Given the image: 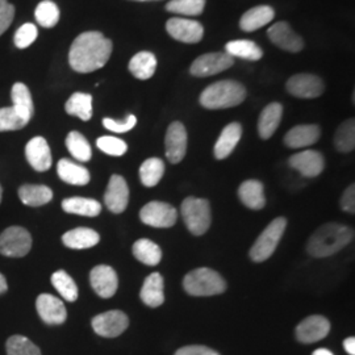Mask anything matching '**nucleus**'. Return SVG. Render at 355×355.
Listing matches in <instances>:
<instances>
[{"mask_svg": "<svg viewBox=\"0 0 355 355\" xmlns=\"http://www.w3.org/2000/svg\"><path fill=\"white\" fill-rule=\"evenodd\" d=\"M112 48V41L104 37L101 32H86L74 40L69 53V62L76 73H92L105 66Z\"/></svg>", "mask_w": 355, "mask_h": 355, "instance_id": "1", "label": "nucleus"}, {"mask_svg": "<svg viewBox=\"0 0 355 355\" xmlns=\"http://www.w3.org/2000/svg\"><path fill=\"white\" fill-rule=\"evenodd\" d=\"M353 229L343 224L328 223L312 234L306 245V250L313 258H327L343 250L353 241Z\"/></svg>", "mask_w": 355, "mask_h": 355, "instance_id": "2", "label": "nucleus"}, {"mask_svg": "<svg viewBox=\"0 0 355 355\" xmlns=\"http://www.w3.org/2000/svg\"><path fill=\"white\" fill-rule=\"evenodd\" d=\"M246 99V89L237 80H220L208 86L200 95L207 110H225L240 105Z\"/></svg>", "mask_w": 355, "mask_h": 355, "instance_id": "3", "label": "nucleus"}, {"mask_svg": "<svg viewBox=\"0 0 355 355\" xmlns=\"http://www.w3.org/2000/svg\"><path fill=\"white\" fill-rule=\"evenodd\" d=\"M183 288L191 296H214L225 292L227 283L215 270L200 267L184 277Z\"/></svg>", "mask_w": 355, "mask_h": 355, "instance_id": "4", "label": "nucleus"}, {"mask_svg": "<svg viewBox=\"0 0 355 355\" xmlns=\"http://www.w3.org/2000/svg\"><path fill=\"white\" fill-rule=\"evenodd\" d=\"M182 217L193 236H203L212 223L209 202L193 196L186 198L182 203Z\"/></svg>", "mask_w": 355, "mask_h": 355, "instance_id": "5", "label": "nucleus"}, {"mask_svg": "<svg viewBox=\"0 0 355 355\" xmlns=\"http://www.w3.org/2000/svg\"><path fill=\"white\" fill-rule=\"evenodd\" d=\"M286 228L287 220L284 217H278L267 225L250 249V258L254 262H265L274 254Z\"/></svg>", "mask_w": 355, "mask_h": 355, "instance_id": "6", "label": "nucleus"}, {"mask_svg": "<svg viewBox=\"0 0 355 355\" xmlns=\"http://www.w3.org/2000/svg\"><path fill=\"white\" fill-rule=\"evenodd\" d=\"M32 249V237L21 227L7 228L0 236V254L11 258H21Z\"/></svg>", "mask_w": 355, "mask_h": 355, "instance_id": "7", "label": "nucleus"}, {"mask_svg": "<svg viewBox=\"0 0 355 355\" xmlns=\"http://www.w3.org/2000/svg\"><path fill=\"white\" fill-rule=\"evenodd\" d=\"M234 64V58L225 51L207 53L196 58L191 64V74L198 78L220 74Z\"/></svg>", "mask_w": 355, "mask_h": 355, "instance_id": "8", "label": "nucleus"}, {"mask_svg": "<svg viewBox=\"0 0 355 355\" xmlns=\"http://www.w3.org/2000/svg\"><path fill=\"white\" fill-rule=\"evenodd\" d=\"M141 221L154 228H171L178 218L177 209L164 202H150L140 211Z\"/></svg>", "mask_w": 355, "mask_h": 355, "instance_id": "9", "label": "nucleus"}, {"mask_svg": "<svg viewBox=\"0 0 355 355\" xmlns=\"http://www.w3.org/2000/svg\"><path fill=\"white\" fill-rule=\"evenodd\" d=\"M128 327L129 318L121 311H108L92 318V329L104 338L119 337L128 329Z\"/></svg>", "mask_w": 355, "mask_h": 355, "instance_id": "10", "label": "nucleus"}, {"mask_svg": "<svg viewBox=\"0 0 355 355\" xmlns=\"http://www.w3.org/2000/svg\"><path fill=\"white\" fill-rule=\"evenodd\" d=\"M166 31L171 37L184 44H198L204 36V28L199 21L183 17L170 19L166 23Z\"/></svg>", "mask_w": 355, "mask_h": 355, "instance_id": "11", "label": "nucleus"}, {"mask_svg": "<svg viewBox=\"0 0 355 355\" xmlns=\"http://www.w3.org/2000/svg\"><path fill=\"white\" fill-rule=\"evenodd\" d=\"M287 91L302 99H315L322 95L325 85L321 78L312 74H297L288 79Z\"/></svg>", "mask_w": 355, "mask_h": 355, "instance_id": "12", "label": "nucleus"}, {"mask_svg": "<svg viewBox=\"0 0 355 355\" xmlns=\"http://www.w3.org/2000/svg\"><path fill=\"white\" fill-rule=\"evenodd\" d=\"M166 157L171 164H179L187 152V132L186 128L174 121L167 128L165 139Z\"/></svg>", "mask_w": 355, "mask_h": 355, "instance_id": "13", "label": "nucleus"}, {"mask_svg": "<svg viewBox=\"0 0 355 355\" xmlns=\"http://www.w3.org/2000/svg\"><path fill=\"white\" fill-rule=\"evenodd\" d=\"M330 331V322L324 316L313 315L304 318L296 327V338L302 343H315L324 340Z\"/></svg>", "mask_w": 355, "mask_h": 355, "instance_id": "14", "label": "nucleus"}, {"mask_svg": "<svg viewBox=\"0 0 355 355\" xmlns=\"http://www.w3.org/2000/svg\"><path fill=\"white\" fill-rule=\"evenodd\" d=\"M36 308L41 320L48 325H62L67 318V311L58 297L41 293L36 300Z\"/></svg>", "mask_w": 355, "mask_h": 355, "instance_id": "15", "label": "nucleus"}, {"mask_svg": "<svg viewBox=\"0 0 355 355\" xmlns=\"http://www.w3.org/2000/svg\"><path fill=\"white\" fill-rule=\"evenodd\" d=\"M89 282L94 291L103 299L112 297L119 287V279H117L116 271L112 267L107 265L94 267L89 274Z\"/></svg>", "mask_w": 355, "mask_h": 355, "instance_id": "16", "label": "nucleus"}, {"mask_svg": "<svg viewBox=\"0 0 355 355\" xmlns=\"http://www.w3.org/2000/svg\"><path fill=\"white\" fill-rule=\"evenodd\" d=\"M107 208L114 214H123L129 203V189L127 180L121 175H112L104 195Z\"/></svg>", "mask_w": 355, "mask_h": 355, "instance_id": "17", "label": "nucleus"}, {"mask_svg": "<svg viewBox=\"0 0 355 355\" xmlns=\"http://www.w3.org/2000/svg\"><path fill=\"white\" fill-rule=\"evenodd\" d=\"M268 38L274 45H277L280 49L291 53H297L304 48V41L299 35L293 32L290 24L280 21L267 31Z\"/></svg>", "mask_w": 355, "mask_h": 355, "instance_id": "18", "label": "nucleus"}, {"mask_svg": "<svg viewBox=\"0 0 355 355\" xmlns=\"http://www.w3.org/2000/svg\"><path fill=\"white\" fill-rule=\"evenodd\" d=\"M288 164L295 170H297L303 177L315 178L322 173L325 167V159L321 153L316 150H304L293 154Z\"/></svg>", "mask_w": 355, "mask_h": 355, "instance_id": "19", "label": "nucleus"}, {"mask_svg": "<svg viewBox=\"0 0 355 355\" xmlns=\"http://www.w3.org/2000/svg\"><path fill=\"white\" fill-rule=\"evenodd\" d=\"M26 155L36 171H48L51 166V148L44 137H35L26 144Z\"/></svg>", "mask_w": 355, "mask_h": 355, "instance_id": "20", "label": "nucleus"}, {"mask_svg": "<svg viewBox=\"0 0 355 355\" xmlns=\"http://www.w3.org/2000/svg\"><path fill=\"white\" fill-rule=\"evenodd\" d=\"M140 297L142 303L150 308H157L164 304V278L159 272H153L145 279L141 288Z\"/></svg>", "mask_w": 355, "mask_h": 355, "instance_id": "21", "label": "nucleus"}, {"mask_svg": "<svg viewBox=\"0 0 355 355\" xmlns=\"http://www.w3.org/2000/svg\"><path fill=\"white\" fill-rule=\"evenodd\" d=\"M242 127L240 123H230L223 129L218 140L216 141L215 157L217 159L228 158L237 144L241 140Z\"/></svg>", "mask_w": 355, "mask_h": 355, "instance_id": "22", "label": "nucleus"}, {"mask_svg": "<svg viewBox=\"0 0 355 355\" xmlns=\"http://www.w3.org/2000/svg\"><path fill=\"white\" fill-rule=\"evenodd\" d=\"M320 139V128L315 124L296 125L286 135L284 144L292 149H302L311 146Z\"/></svg>", "mask_w": 355, "mask_h": 355, "instance_id": "23", "label": "nucleus"}, {"mask_svg": "<svg viewBox=\"0 0 355 355\" xmlns=\"http://www.w3.org/2000/svg\"><path fill=\"white\" fill-rule=\"evenodd\" d=\"M283 116V105L280 103H271L263 108L258 120V133L262 140H268L279 127Z\"/></svg>", "mask_w": 355, "mask_h": 355, "instance_id": "24", "label": "nucleus"}, {"mask_svg": "<svg viewBox=\"0 0 355 355\" xmlns=\"http://www.w3.org/2000/svg\"><path fill=\"white\" fill-rule=\"evenodd\" d=\"M239 196L243 205L250 209H262L266 204L265 186L259 180L250 179L243 182L239 189Z\"/></svg>", "mask_w": 355, "mask_h": 355, "instance_id": "25", "label": "nucleus"}, {"mask_svg": "<svg viewBox=\"0 0 355 355\" xmlns=\"http://www.w3.org/2000/svg\"><path fill=\"white\" fill-rule=\"evenodd\" d=\"M101 241L98 232L89 228H76L66 232L62 236L64 246L76 250L89 249Z\"/></svg>", "mask_w": 355, "mask_h": 355, "instance_id": "26", "label": "nucleus"}, {"mask_svg": "<svg viewBox=\"0 0 355 355\" xmlns=\"http://www.w3.org/2000/svg\"><path fill=\"white\" fill-rule=\"evenodd\" d=\"M275 12L270 6H258L242 15L240 26L245 32H254L274 20Z\"/></svg>", "mask_w": 355, "mask_h": 355, "instance_id": "27", "label": "nucleus"}, {"mask_svg": "<svg viewBox=\"0 0 355 355\" xmlns=\"http://www.w3.org/2000/svg\"><path fill=\"white\" fill-rule=\"evenodd\" d=\"M57 173H58V177L69 184H73V186L89 184V170L70 159H66V158L61 159L57 165Z\"/></svg>", "mask_w": 355, "mask_h": 355, "instance_id": "28", "label": "nucleus"}, {"mask_svg": "<svg viewBox=\"0 0 355 355\" xmlns=\"http://www.w3.org/2000/svg\"><path fill=\"white\" fill-rule=\"evenodd\" d=\"M19 198L28 207H41L53 199V191L44 184H24L19 189Z\"/></svg>", "mask_w": 355, "mask_h": 355, "instance_id": "29", "label": "nucleus"}, {"mask_svg": "<svg viewBox=\"0 0 355 355\" xmlns=\"http://www.w3.org/2000/svg\"><path fill=\"white\" fill-rule=\"evenodd\" d=\"M129 71L141 80L150 79L157 69V58L150 51L137 53L129 62Z\"/></svg>", "mask_w": 355, "mask_h": 355, "instance_id": "30", "label": "nucleus"}, {"mask_svg": "<svg viewBox=\"0 0 355 355\" xmlns=\"http://www.w3.org/2000/svg\"><path fill=\"white\" fill-rule=\"evenodd\" d=\"M225 53L230 57H239L248 61H258L263 57V51L252 40H234L225 45Z\"/></svg>", "mask_w": 355, "mask_h": 355, "instance_id": "31", "label": "nucleus"}, {"mask_svg": "<svg viewBox=\"0 0 355 355\" xmlns=\"http://www.w3.org/2000/svg\"><path fill=\"white\" fill-rule=\"evenodd\" d=\"M62 209L67 214L73 215L87 216V217H95L101 215L102 212V204L94 199L87 198H69L62 202Z\"/></svg>", "mask_w": 355, "mask_h": 355, "instance_id": "32", "label": "nucleus"}, {"mask_svg": "<svg viewBox=\"0 0 355 355\" xmlns=\"http://www.w3.org/2000/svg\"><path fill=\"white\" fill-rule=\"evenodd\" d=\"M133 255L146 266H157L162 259V250L150 240L141 239L133 245Z\"/></svg>", "mask_w": 355, "mask_h": 355, "instance_id": "33", "label": "nucleus"}, {"mask_svg": "<svg viewBox=\"0 0 355 355\" xmlns=\"http://www.w3.org/2000/svg\"><path fill=\"white\" fill-rule=\"evenodd\" d=\"M66 112L76 116L83 121H89L92 117V96L85 92H76L64 104Z\"/></svg>", "mask_w": 355, "mask_h": 355, "instance_id": "34", "label": "nucleus"}, {"mask_svg": "<svg viewBox=\"0 0 355 355\" xmlns=\"http://www.w3.org/2000/svg\"><path fill=\"white\" fill-rule=\"evenodd\" d=\"M11 96H12L13 108L29 123L33 116V101H32L29 89L24 83H15Z\"/></svg>", "mask_w": 355, "mask_h": 355, "instance_id": "35", "label": "nucleus"}, {"mask_svg": "<svg viewBox=\"0 0 355 355\" xmlns=\"http://www.w3.org/2000/svg\"><path fill=\"white\" fill-rule=\"evenodd\" d=\"M165 174V164L159 158H149L140 167V179L145 187H154Z\"/></svg>", "mask_w": 355, "mask_h": 355, "instance_id": "36", "label": "nucleus"}, {"mask_svg": "<svg viewBox=\"0 0 355 355\" xmlns=\"http://www.w3.org/2000/svg\"><path fill=\"white\" fill-rule=\"evenodd\" d=\"M66 146L70 154L80 162H89L92 157V150L89 141L79 132H70L66 137Z\"/></svg>", "mask_w": 355, "mask_h": 355, "instance_id": "37", "label": "nucleus"}, {"mask_svg": "<svg viewBox=\"0 0 355 355\" xmlns=\"http://www.w3.org/2000/svg\"><path fill=\"white\" fill-rule=\"evenodd\" d=\"M51 283L66 302L73 303L78 299V287L76 282L64 270H58L51 275Z\"/></svg>", "mask_w": 355, "mask_h": 355, "instance_id": "38", "label": "nucleus"}, {"mask_svg": "<svg viewBox=\"0 0 355 355\" xmlns=\"http://www.w3.org/2000/svg\"><path fill=\"white\" fill-rule=\"evenodd\" d=\"M334 145L337 150L341 153H350L355 148V121L354 119L346 120L343 123L334 136Z\"/></svg>", "mask_w": 355, "mask_h": 355, "instance_id": "39", "label": "nucleus"}, {"mask_svg": "<svg viewBox=\"0 0 355 355\" xmlns=\"http://www.w3.org/2000/svg\"><path fill=\"white\" fill-rule=\"evenodd\" d=\"M205 7V0H170L166 4V11L184 16H199Z\"/></svg>", "mask_w": 355, "mask_h": 355, "instance_id": "40", "label": "nucleus"}, {"mask_svg": "<svg viewBox=\"0 0 355 355\" xmlns=\"http://www.w3.org/2000/svg\"><path fill=\"white\" fill-rule=\"evenodd\" d=\"M35 16L40 26L44 28H53L57 26L60 20V10L55 3L51 0H44L38 4Z\"/></svg>", "mask_w": 355, "mask_h": 355, "instance_id": "41", "label": "nucleus"}, {"mask_svg": "<svg viewBox=\"0 0 355 355\" xmlns=\"http://www.w3.org/2000/svg\"><path fill=\"white\" fill-rule=\"evenodd\" d=\"M7 355H42L40 349L24 336H12L6 343Z\"/></svg>", "mask_w": 355, "mask_h": 355, "instance_id": "42", "label": "nucleus"}, {"mask_svg": "<svg viewBox=\"0 0 355 355\" xmlns=\"http://www.w3.org/2000/svg\"><path fill=\"white\" fill-rule=\"evenodd\" d=\"M28 124L26 119L13 107L0 108V132L19 130Z\"/></svg>", "mask_w": 355, "mask_h": 355, "instance_id": "43", "label": "nucleus"}, {"mask_svg": "<svg viewBox=\"0 0 355 355\" xmlns=\"http://www.w3.org/2000/svg\"><path fill=\"white\" fill-rule=\"evenodd\" d=\"M96 145L102 152L112 157H121L128 150V145L124 141L112 136H103L101 139H98Z\"/></svg>", "mask_w": 355, "mask_h": 355, "instance_id": "44", "label": "nucleus"}, {"mask_svg": "<svg viewBox=\"0 0 355 355\" xmlns=\"http://www.w3.org/2000/svg\"><path fill=\"white\" fill-rule=\"evenodd\" d=\"M37 28L35 24L26 23L23 26H20L15 35V45L19 49H26L29 45H32L35 42V40L37 38Z\"/></svg>", "mask_w": 355, "mask_h": 355, "instance_id": "45", "label": "nucleus"}, {"mask_svg": "<svg viewBox=\"0 0 355 355\" xmlns=\"http://www.w3.org/2000/svg\"><path fill=\"white\" fill-rule=\"evenodd\" d=\"M136 124H137V119L135 114H129L124 121H116V120L108 119V117L103 120V125L114 133L129 132L136 127Z\"/></svg>", "mask_w": 355, "mask_h": 355, "instance_id": "46", "label": "nucleus"}, {"mask_svg": "<svg viewBox=\"0 0 355 355\" xmlns=\"http://www.w3.org/2000/svg\"><path fill=\"white\" fill-rule=\"evenodd\" d=\"M15 16V7L7 0H0V36L10 28Z\"/></svg>", "mask_w": 355, "mask_h": 355, "instance_id": "47", "label": "nucleus"}, {"mask_svg": "<svg viewBox=\"0 0 355 355\" xmlns=\"http://www.w3.org/2000/svg\"><path fill=\"white\" fill-rule=\"evenodd\" d=\"M175 355H221L214 349H209L203 345H191L177 350Z\"/></svg>", "mask_w": 355, "mask_h": 355, "instance_id": "48", "label": "nucleus"}, {"mask_svg": "<svg viewBox=\"0 0 355 355\" xmlns=\"http://www.w3.org/2000/svg\"><path fill=\"white\" fill-rule=\"evenodd\" d=\"M341 208L345 212L354 215L355 211V186L352 184L349 186L346 191L343 192L341 198Z\"/></svg>", "mask_w": 355, "mask_h": 355, "instance_id": "49", "label": "nucleus"}, {"mask_svg": "<svg viewBox=\"0 0 355 355\" xmlns=\"http://www.w3.org/2000/svg\"><path fill=\"white\" fill-rule=\"evenodd\" d=\"M343 347L346 350V353L350 355H355V338L354 337H349L343 341Z\"/></svg>", "mask_w": 355, "mask_h": 355, "instance_id": "50", "label": "nucleus"}, {"mask_svg": "<svg viewBox=\"0 0 355 355\" xmlns=\"http://www.w3.org/2000/svg\"><path fill=\"white\" fill-rule=\"evenodd\" d=\"M7 290H8V283H7V279L4 278V275L0 272V295L4 293Z\"/></svg>", "mask_w": 355, "mask_h": 355, "instance_id": "51", "label": "nucleus"}, {"mask_svg": "<svg viewBox=\"0 0 355 355\" xmlns=\"http://www.w3.org/2000/svg\"><path fill=\"white\" fill-rule=\"evenodd\" d=\"M312 355H334L328 349H318L316 352H313Z\"/></svg>", "mask_w": 355, "mask_h": 355, "instance_id": "52", "label": "nucleus"}, {"mask_svg": "<svg viewBox=\"0 0 355 355\" xmlns=\"http://www.w3.org/2000/svg\"><path fill=\"white\" fill-rule=\"evenodd\" d=\"M1 196H3V190H1V186H0V203H1Z\"/></svg>", "mask_w": 355, "mask_h": 355, "instance_id": "53", "label": "nucleus"}, {"mask_svg": "<svg viewBox=\"0 0 355 355\" xmlns=\"http://www.w3.org/2000/svg\"><path fill=\"white\" fill-rule=\"evenodd\" d=\"M135 1H154V0H135Z\"/></svg>", "mask_w": 355, "mask_h": 355, "instance_id": "54", "label": "nucleus"}]
</instances>
